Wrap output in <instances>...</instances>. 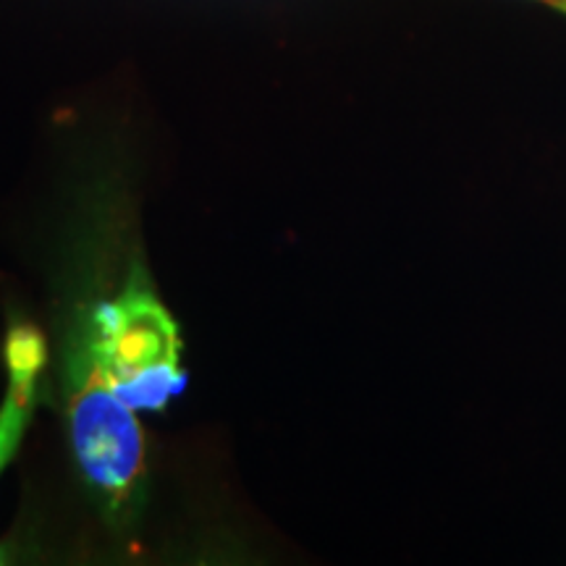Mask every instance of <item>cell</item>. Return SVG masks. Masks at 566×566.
Masks as SVG:
<instances>
[{
	"label": "cell",
	"mask_w": 566,
	"mask_h": 566,
	"mask_svg": "<svg viewBox=\"0 0 566 566\" xmlns=\"http://www.w3.org/2000/svg\"><path fill=\"white\" fill-rule=\"evenodd\" d=\"M179 323L134 260L116 294L76 304L61 342V391L80 475L111 527L137 522L147 499L139 412L184 391Z\"/></svg>",
	"instance_id": "6da1fadb"
},
{
	"label": "cell",
	"mask_w": 566,
	"mask_h": 566,
	"mask_svg": "<svg viewBox=\"0 0 566 566\" xmlns=\"http://www.w3.org/2000/svg\"><path fill=\"white\" fill-rule=\"evenodd\" d=\"M6 394L0 401V478L17 459L42 388L48 367V342L32 323H11L3 342Z\"/></svg>",
	"instance_id": "7a4b0ae2"
},
{
	"label": "cell",
	"mask_w": 566,
	"mask_h": 566,
	"mask_svg": "<svg viewBox=\"0 0 566 566\" xmlns=\"http://www.w3.org/2000/svg\"><path fill=\"white\" fill-rule=\"evenodd\" d=\"M554 3H556L562 11H566V0H554Z\"/></svg>",
	"instance_id": "3957f363"
}]
</instances>
